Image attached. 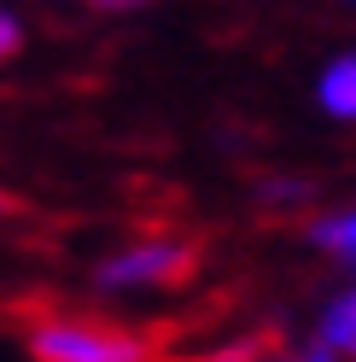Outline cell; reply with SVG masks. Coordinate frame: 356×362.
Wrapping results in <instances>:
<instances>
[{
	"label": "cell",
	"instance_id": "obj_10",
	"mask_svg": "<svg viewBox=\"0 0 356 362\" xmlns=\"http://www.w3.org/2000/svg\"><path fill=\"white\" fill-rule=\"evenodd\" d=\"M0 211H12V205H6V193H0Z\"/></svg>",
	"mask_w": 356,
	"mask_h": 362
},
{
	"label": "cell",
	"instance_id": "obj_2",
	"mask_svg": "<svg viewBox=\"0 0 356 362\" xmlns=\"http://www.w3.org/2000/svg\"><path fill=\"white\" fill-rule=\"evenodd\" d=\"M193 275V245L187 240H170V234H152V240H129L117 252H105L94 263V286L100 292H158Z\"/></svg>",
	"mask_w": 356,
	"mask_h": 362
},
{
	"label": "cell",
	"instance_id": "obj_8",
	"mask_svg": "<svg viewBox=\"0 0 356 362\" xmlns=\"http://www.w3.org/2000/svg\"><path fill=\"white\" fill-rule=\"evenodd\" d=\"M18 47H24V18L0 6V59H12Z\"/></svg>",
	"mask_w": 356,
	"mask_h": 362
},
{
	"label": "cell",
	"instance_id": "obj_4",
	"mask_svg": "<svg viewBox=\"0 0 356 362\" xmlns=\"http://www.w3.org/2000/svg\"><path fill=\"white\" fill-rule=\"evenodd\" d=\"M316 105L333 123H356V53L327 59V71L316 76Z\"/></svg>",
	"mask_w": 356,
	"mask_h": 362
},
{
	"label": "cell",
	"instance_id": "obj_11",
	"mask_svg": "<svg viewBox=\"0 0 356 362\" xmlns=\"http://www.w3.org/2000/svg\"><path fill=\"white\" fill-rule=\"evenodd\" d=\"M345 6H356V0H345Z\"/></svg>",
	"mask_w": 356,
	"mask_h": 362
},
{
	"label": "cell",
	"instance_id": "obj_5",
	"mask_svg": "<svg viewBox=\"0 0 356 362\" xmlns=\"http://www.w3.org/2000/svg\"><path fill=\"white\" fill-rule=\"evenodd\" d=\"M309 245L327 252L333 263H350L356 269V205H339V211L316 216V222H309Z\"/></svg>",
	"mask_w": 356,
	"mask_h": 362
},
{
	"label": "cell",
	"instance_id": "obj_1",
	"mask_svg": "<svg viewBox=\"0 0 356 362\" xmlns=\"http://www.w3.org/2000/svg\"><path fill=\"white\" fill-rule=\"evenodd\" d=\"M24 351L30 362H152L158 356V345L141 327H117L105 315H71V310L35 315L24 327Z\"/></svg>",
	"mask_w": 356,
	"mask_h": 362
},
{
	"label": "cell",
	"instance_id": "obj_6",
	"mask_svg": "<svg viewBox=\"0 0 356 362\" xmlns=\"http://www.w3.org/2000/svg\"><path fill=\"white\" fill-rule=\"evenodd\" d=\"M263 205L269 211H292V205H304L309 199V181H298V175H280V181H263Z\"/></svg>",
	"mask_w": 356,
	"mask_h": 362
},
{
	"label": "cell",
	"instance_id": "obj_7",
	"mask_svg": "<svg viewBox=\"0 0 356 362\" xmlns=\"http://www.w3.org/2000/svg\"><path fill=\"white\" fill-rule=\"evenodd\" d=\"M246 362H339V356L321 351L316 339H309V345H286V351H257V356H246Z\"/></svg>",
	"mask_w": 356,
	"mask_h": 362
},
{
	"label": "cell",
	"instance_id": "obj_3",
	"mask_svg": "<svg viewBox=\"0 0 356 362\" xmlns=\"http://www.w3.org/2000/svg\"><path fill=\"white\" fill-rule=\"evenodd\" d=\"M316 345L333 351L339 362H356V281L339 286V292L321 304V315H316Z\"/></svg>",
	"mask_w": 356,
	"mask_h": 362
},
{
	"label": "cell",
	"instance_id": "obj_9",
	"mask_svg": "<svg viewBox=\"0 0 356 362\" xmlns=\"http://www.w3.org/2000/svg\"><path fill=\"white\" fill-rule=\"evenodd\" d=\"M94 6H141V0H94Z\"/></svg>",
	"mask_w": 356,
	"mask_h": 362
}]
</instances>
